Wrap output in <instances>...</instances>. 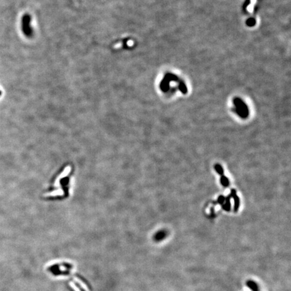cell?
<instances>
[{
  "label": "cell",
  "mask_w": 291,
  "mask_h": 291,
  "mask_svg": "<svg viewBox=\"0 0 291 291\" xmlns=\"http://www.w3.org/2000/svg\"><path fill=\"white\" fill-rule=\"evenodd\" d=\"M70 284L72 285V287L74 289V290H76V291H80V290H78V289L77 288V287H76V286H75V285H74V284H73V283H72V282H70Z\"/></svg>",
  "instance_id": "277c9868"
},
{
  "label": "cell",
  "mask_w": 291,
  "mask_h": 291,
  "mask_svg": "<svg viewBox=\"0 0 291 291\" xmlns=\"http://www.w3.org/2000/svg\"><path fill=\"white\" fill-rule=\"evenodd\" d=\"M75 280H77V282H78V283H79V284H80L82 286V288H84V289H85V290H86L87 291H88V288H87V286H85V285H84V284H83V283H82V282H80V280H79V279H78V278H75Z\"/></svg>",
  "instance_id": "3957f363"
},
{
  "label": "cell",
  "mask_w": 291,
  "mask_h": 291,
  "mask_svg": "<svg viewBox=\"0 0 291 291\" xmlns=\"http://www.w3.org/2000/svg\"><path fill=\"white\" fill-rule=\"evenodd\" d=\"M235 105H236L237 112L238 113V114L241 117L247 116L248 111L245 105L239 99H237L236 101H235Z\"/></svg>",
  "instance_id": "7a4b0ae2"
},
{
  "label": "cell",
  "mask_w": 291,
  "mask_h": 291,
  "mask_svg": "<svg viewBox=\"0 0 291 291\" xmlns=\"http://www.w3.org/2000/svg\"><path fill=\"white\" fill-rule=\"evenodd\" d=\"M22 30L23 34L28 38L33 36V29L31 27V16L29 14H25L22 16L21 20Z\"/></svg>",
  "instance_id": "6da1fadb"
}]
</instances>
